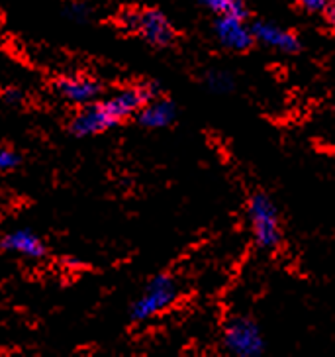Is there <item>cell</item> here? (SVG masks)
Returning <instances> with one entry per match:
<instances>
[{
	"label": "cell",
	"mask_w": 335,
	"mask_h": 357,
	"mask_svg": "<svg viewBox=\"0 0 335 357\" xmlns=\"http://www.w3.org/2000/svg\"><path fill=\"white\" fill-rule=\"evenodd\" d=\"M153 95H155L153 86H132L126 91H120L118 95L104 102L84 106L73 118L71 132L79 137L102 134L106 130L118 126L127 116L139 112V108L149 102Z\"/></svg>",
	"instance_id": "cell-1"
},
{
	"label": "cell",
	"mask_w": 335,
	"mask_h": 357,
	"mask_svg": "<svg viewBox=\"0 0 335 357\" xmlns=\"http://www.w3.org/2000/svg\"><path fill=\"white\" fill-rule=\"evenodd\" d=\"M178 287L173 277L169 275H157L147 283L146 291L134 303L132 308V318L136 322H146L151 320L153 316L165 312L169 306L177 301Z\"/></svg>",
	"instance_id": "cell-2"
},
{
	"label": "cell",
	"mask_w": 335,
	"mask_h": 357,
	"mask_svg": "<svg viewBox=\"0 0 335 357\" xmlns=\"http://www.w3.org/2000/svg\"><path fill=\"white\" fill-rule=\"evenodd\" d=\"M249 222H251L255 242L263 250H274L281 243L279 214L269 197L255 195L249 200Z\"/></svg>",
	"instance_id": "cell-3"
},
{
	"label": "cell",
	"mask_w": 335,
	"mask_h": 357,
	"mask_svg": "<svg viewBox=\"0 0 335 357\" xmlns=\"http://www.w3.org/2000/svg\"><path fill=\"white\" fill-rule=\"evenodd\" d=\"M122 24L126 30L137 32L151 45H169L175 40V30L171 22L157 10L126 12L122 16Z\"/></svg>",
	"instance_id": "cell-4"
},
{
	"label": "cell",
	"mask_w": 335,
	"mask_h": 357,
	"mask_svg": "<svg viewBox=\"0 0 335 357\" xmlns=\"http://www.w3.org/2000/svg\"><path fill=\"white\" fill-rule=\"evenodd\" d=\"M224 344L231 356L257 357L263 354L261 330L249 318H233L224 334Z\"/></svg>",
	"instance_id": "cell-5"
},
{
	"label": "cell",
	"mask_w": 335,
	"mask_h": 357,
	"mask_svg": "<svg viewBox=\"0 0 335 357\" xmlns=\"http://www.w3.org/2000/svg\"><path fill=\"white\" fill-rule=\"evenodd\" d=\"M214 30H216V36L221 45H226L228 50H233V52L249 50L255 40L251 28H247L240 16H218Z\"/></svg>",
	"instance_id": "cell-6"
},
{
	"label": "cell",
	"mask_w": 335,
	"mask_h": 357,
	"mask_svg": "<svg viewBox=\"0 0 335 357\" xmlns=\"http://www.w3.org/2000/svg\"><path fill=\"white\" fill-rule=\"evenodd\" d=\"M251 32L255 40H259V42L269 45V47H274L279 52L293 53L300 47V42H298V38L293 32H286V30L274 26V24L257 22L251 28Z\"/></svg>",
	"instance_id": "cell-7"
},
{
	"label": "cell",
	"mask_w": 335,
	"mask_h": 357,
	"mask_svg": "<svg viewBox=\"0 0 335 357\" xmlns=\"http://www.w3.org/2000/svg\"><path fill=\"white\" fill-rule=\"evenodd\" d=\"M57 91L75 105H88L100 95V84L88 77H63L57 81Z\"/></svg>",
	"instance_id": "cell-8"
},
{
	"label": "cell",
	"mask_w": 335,
	"mask_h": 357,
	"mask_svg": "<svg viewBox=\"0 0 335 357\" xmlns=\"http://www.w3.org/2000/svg\"><path fill=\"white\" fill-rule=\"evenodd\" d=\"M2 248L8 250V252L20 253L26 257H42L45 253V245L43 242L30 230H16L8 234L4 240H2Z\"/></svg>",
	"instance_id": "cell-9"
},
{
	"label": "cell",
	"mask_w": 335,
	"mask_h": 357,
	"mask_svg": "<svg viewBox=\"0 0 335 357\" xmlns=\"http://www.w3.org/2000/svg\"><path fill=\"white\" fill-rule=\"evenodd\" d=\"M175 106L169 100H149L139 108V124L146 128H165L175 120Z\"/></svg>",
	"instance_id": "cell-10"
},
{
	"label": "cell",
	"mask_w": 335,
	"mask_h": 357,
	"mask_svg": "<svg viewBox=\"0 0 335 357\" xmlns=\"http://www.w3.org/2000/svg\"><path fill=\"white\" fill-rule=\"evenodd\" d=\"M208 10H212L218 16H240L245 18V4L243 0H200Z\"/></svg>",
	"instance_id": "cell-11"
},
{
	"label": "cell",
	"mask_w": 335,
	"mask_h": 357,
	"mask_svg": "<svg viewBox=\"0 0 335 357\" xmlns=\"http://www.w3.org/2000/svg\"><path fill=\"white\" fill-rule=\"evenodd\" d=\"M208 86L214 91V93H228L231 86H233V81L228 73L224 71H212L206 79Z\"/></svg>",
	"instance_id": "cell-12"
},
{
	"label": "cell",
	"mask_w": 335,
	"mask_h": 357,
	"mask_svg": "<svg viewBox=\"0 0 335 357\" xmlns=\"http://www.w3.org/2000/svg\"><path fill=\"white\" fill-rule=\"evenodd\" d=\"M18 163V158L8 151V149H4V147H0V171H4V169H10L14 167Z\"/></svg>",
	"instance_id": "cell-13"
},
{
	"label": "cell",
	"mask_w": 335,
	"mask_h": 357,
	"mask_svg": "<svg viewBox=\"0 0 335 357\" xmlns=\"http://www.w3.org/2000/svg\"><path fill=\"white\" fill-rule=\"evenodd\" d=\"M327 2H329V0H298V4L310 12L324 10L325 6H327Z\"/></svg>",
	"instance_id": "cell-14"
},
{
	"label": "cell",
	"mask_w": 335,
	"mask_h": 357,
	"mask_svg": "<svg viewBox=\"0 0 335 357\" xmlns=\"http://www.w3.org/2000/svg\"><path fill=\"white\" fill-rule=\"evenodd\" d=\"M325 8H327V22L335 28V2L329 4V6H325Z\"/></svg>",
	"instance_id": "cell-15"
}]
</instances>
